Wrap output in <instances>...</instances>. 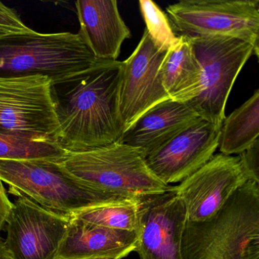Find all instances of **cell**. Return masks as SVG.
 <instances>
[{
    "label": "cell",
    "mask_w": 259,
    "mask_h": 259,
    "mask_svg": "<svg viewBox=\"0 0 259 259\" xmlns=\"http://www.w3.org/2000/svg\"><path fill=\"white\" fill-rule=\"evenodd\" d=\"M0 259H13L6 248L5 242L0 239Z\"/></svg>",
    "instance_id": "25"
},
{
    "label": "cell",
    "mask_w": 259,
    "mask_h": 259,
    "mask_svg": "<svg viewBox=\"0 0 259 259\" xmlns=\"http://www.w3.org/2000/svg\"><path fill=\"white\" fill-rule=\"evenodd\" d=\"M122 62L103 60L94 67L51 81V100L60 126L58 145L84 152L119 142V93Z\"/></svg>",
    "instance_id": "1"
},
{
    "label": "cell",
    "mask_w": 259,
    "mask_h": 259,
    "mask_svg": "<svg viewBox=\"0 0 259 259\" xmlns=\"http://www.w3.org/2000/svg\"><path fill=\"white\" fill-rule=\"evenodd\" d=\"M248 181L238 156L220 153L174 189L186 207L188 221L200 222L218 213Z\"/></svg>",
    "instance_id": "11"
},
{
    "label": "cell",
    "mask_w": 259,
    "mask_h": 259,
    "mask_svg": "<svg viewBox=\"0 0 259 259\" xmlns=\"http://www.w3.org/2000/svg\"><path fill=\"white\" fill-rule=\"evenodd\" d=\"M78 34L28 32L0 36V78L44 76L63 79L96 66Z\"/></svg>",
    "instance_id": "3"
},
{
    "label": "cell",
    "mask_w": 259,
    "mask_h": 259,
    "mask_svg": "<svg viewBox=\"0 0 259 259\" xmlns=\"http://www.w3.org/2000/svg\"><path fill=\"white\" fill-rule=\"evenodd\" d=\"M21 19L17 12L0 2V36L31 31Z\"/></svg>",
    "instance_id": "22"
},
{
    "label": "cell",
    "mask_w": 259,
    "mask_h": 259,
    "mask_svg": "<svg viewBox=\"0 0 259 259\" xmlns=\"http://www.w3.org/2000/svg\"><path fill=\"white\" fill-rule=\"evenodd\" d=\"M201 68L199 95L188 104L204 120L221 128L233 84L254 48L239 39L224 36H187Z\"/></svg>",
    "instance_id": "6"
},
{
    "label": "cell",
    "mask_w": 259,
    "mask_h": 259,
    "mask_svg": "<svg viewBox=\"0 0 259 259\" xmlns=\"http://www.w3.org/2000/svg\"><path fill=\"white\" fill-rule=\"evenodd\" d=\"M201 119L190 104L169 99L144 113L119 142L137 148L146 157Z\"/></svg>",
    "instance_id": "15"
},
{
    "label": "cell",
    "mask_w": 259,
    "mask_h": 259,
    "mask_svg": "<svg viewBox=\"0 0 259 259\" xmlns=\"http://www.w3.org/2000/svg\"><path fill=\"white\" fill-rule=\"evenodd\" d=\"M51 83L44 76L0 78V133L58 144Z\"/></svg>",
    "instance_id": "8"
},
{
    "label": "cell",
    "mask_w": 259,
    "mask_h": 259,
    "mask_svg": "<svg viewBox=\"0 0 259 259\" xmlns=\"http://www.w3.org/2000/svg\"><path fill=\"white\" fill-rule=\"evenodd\" d=\"M137 245V233L114 230L70 215L66 237L56 259H122Z\"/></svg>",
    "instance_id": "16"
},
{
    "label": "cell",
    "mask_w": 259,
    "mask_h": 259,
    "mask_svg": "<svg viewBox=\"0 0 259 259\" xmlns=\"http://www.w3.org/2000/svg\"><path fill=\"white\" fill-rule=\"evenodd\" d=\"M141 201L142 199H130L107 203L71 215L86 222L107 228L137 233Z\"/></svg>",
    "instance_id": "19"
},
{
    "label": "cell",
    "mask_w": 259,
    "mask_h": 259,
    "mask_svg": "<svg viewBox=\"0 0 259 259\" xmlns=\"http://www.w3.org/2000/svg\"><path fill=\"white\" fill-rule=\"evenodd\" d=\"M187 220L186 207L174 186L142 198L135 251L140 259H182V237Z\"/></svg>",
    "instance_id": "12"
},
{
    "label": "cell",
    "mask_w": 259,
    "mask_h": 259,
    "mask_svg": "<svg viewBox=\"0 0 259 259\" xmlns=\"http://www.w3.org/2000/svg\"><path fill=\"white\" fill-rule=\"evenodd\" d=\"M84 259H107V258H84Z\"/></svg>",
    "instance_id": "26"
},
{
    "label": "cell",
    "mask_w": 259,
    "mask_h": 259,
    "mask_svg": "<svg viewBox=\"0 0 259 259\" xmlns=\"http://www.w3.org/2000/svg\"><path fill=\"white\" fill-rule=\"evenodd\" d=\"M221 128L200 119L145 157L151 172L169 186L181 183L214 155Z\"/></svg>",
    "instance_id": "13"
},
{
    "label": "cell",
    "mask_w": 259,
    "mask_h": 259,
    "mask_svg": "<svg viewBox=\"0 0 259 259\" xmlns=\"http://www.w3.org/2000/svg\"><path fill=\"white\" fill-rule=\"evenodd\" d=\"M182 259H259V184L248 180L213 217L186 221Z\"/></svg>",
    "instance_id": "2"
},
{
    "label": "cell",
    "mask_w": 259,
    "mask_h": 259,
    "mask_svg": "<svg viewBox=\"0 0 259 259\" xmlns=\"http://www.w3.org/2000/svg\"><path fill=\"white\" fill-rule=\"evenodd\" d=\"M237 156L248 180L259 184V140Z\"/></svg>",
    "instance_id": "23"
},
{
    "label": "cell",
    "mask_w": 259,
    "mask_h": 259,
    "mask_svg": "<svg viewBox=\"0 0 259 259\" xmlns=\"http://www.w3.org/2000/svg\"><path fill=\"white\" fill-rule=\"evenodd\" d=\"M69 221L70 215L51 211L19 196L7 219L6 248L13 259H56Z\"/></svg>",
    "instance_id": "9"
},
{
    "label": "cell",
    "mask_w": 259,
    "mask_h": 259,
    "mask_svg": "<svg viewBox=\"0 0 259 259\" xmlns=\"http://www.w3.org/2000/svg\"><path fill=\"white\" fill-rule=\"evenodd\" d=\"M158 73L163 89L172 101L189 103L199 95L201 68L187 36L179 35L177 43L166 51Z\"/></svg>",
    "instance_id": "17"
},
{
    "label": "cell",
    "mask_w": 259,
    "mask_h": 259,
    "mask_svg": "<svg viewBox=\"0 0 259 259\" xmlns=\"http://www.w3.org/2000/svg\"><path fill=\"white\" fill-rule=\"evenodd\" d=\"M78 34L95 58L116 61L131 31L121 17L116 0H80L75 3Z\"/></svg>",
    "instance_id": "14"
},
{
    "label": "cell",
    "mask_w": 259,
    "mask_h": 259,
    "mask_svg": "<svg viewBox=\"0 0 259 259\" xmlns=\"http://www.w3.org/2000/svg\"><path fill=\"white\" fill-rule=\"evenodd\" d=\"M61 163L92 189L119 198L142 199L163 193L170 186L151 172L142 151L120 142L67 153Z\"/></svg>",
    "instance_id": "5"
},
{
    "label": "cell",
    "mask_w": 259,
    "mask_h": 259,
    "mask_svg": "<svg viewBox=\"0 0 259 259\" xmlns=\"http://www.w3.org/2000/svg\"><path fill=\"white\" fill-rule=\"evenodd\" d=\"M139 6L150 37L160 50L167 51L177 43L179 35L174 31L166 13L151 0H140Z\"/></svg>",
    "instance_id": "21"
},
{
    "label": "cell",
    "mask_w": 259,
    "mask_h": 259,
    "mask_svg": "<svg viewBox=\"0 0 259 259\" xmlns=\"http://www.w3.org/2000/svg\"><path fill=\"white\" fill-rule=\"evenodd\" d=\"M13 207V203L9 198L3 182L0 181V232L7 224Z\"/></svg>",
    "instance_id": "24"
},
{
    "label": "cell",
    "mask_w": 259,
    "mask_h": 259,
    "mask_svg": "<svg viewBox=\"0 0 259 259\" xmlns=\"http://www.w3.org/2000/svg\"><path fill=\"white\" fill-rule=\"evenodd\" d=\"M166 53L145 29L134 52L122 61L119 110L123 133L150 109L170 99L158 73Z\"/></svg>",
    "instance_id": "10"
},
{
    "label": "cell",
    "mask_w": 259,
    "mask_h": 259,
    "mask_svg": "<svg viewBox=\"0 0 259 259\" xmlns=\"http://www.w3.org/2000/svg\"><path fill=\"white\" fill-rule=\"evenodd\" d=\"M259 136V90L228 117L221 128L219 148L221 154H239L252 146Z\"/></svg>",
    "instance_id": "18"
},
{
    "label": "cell",
    "mask_w": 259,
    "mask_h": 259,
    "mask_svg": "<svg viewBox=\"0 0 259 259\" xmlns=\"http://www.w3.org/2000/svg\"><path fill=\"white\" fill-rule=\"evenodd\" d=\"M166 11L177 35L233 37L251 45L258 57V0H182Z\"/></svg>",
    "instance_id": "7"
},
{
    "label": "cell",
    "mask_w": 259,
    "mask_h": 259,
    "mask_svg": "<svg viewBox=\"0 0 259 259\" xmlns=\"http://www.w3.org/2000/svg\"><path fill=\"white\" fill-rule=\"evenodd\" d=\"M67 153L55 142L32 140L0 133V160H53L62 161Z\"/></svg>",
    "instance_id": "20"
},
{
    "label": "cell",
    "mask_w": 259,
    "mask_h": 259,
    "mask_svg": "<svg viewBox=\"0 0 259 259\" xmlns=\"http://www.w3.org/2000/svg\"><path fill=\"white\" fill-rule=\"evenodd\" d=\"M0 181L11 193L25 196L42 207L64 215L127 198L92 189L70 174L61 161L0 160Z\"/></svg>",
    "instance_id": "4"
}]
</instances>
